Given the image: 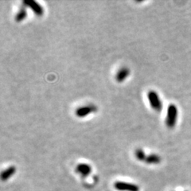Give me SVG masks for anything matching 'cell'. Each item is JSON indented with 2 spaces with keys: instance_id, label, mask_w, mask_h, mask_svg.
Here are the masks:
<instances>
[{
  "instance_id": "cell-10",
  "label": "cell",
  "mask_w": 191,
  "mask_h": 191,
  "mask_svg": "<svg viewBox=\"0 0 191 191\" xmlns=\"http://www.w3.org/2000/svg\"><path fill=\"white\" fill-rule=\"evenodd\" d=\"M144 162L147 164H158L161 162V158L155 154H151L147 155Z\"/></svg>"
},
{
  "instance_id": "cell-1",
  "label": "cell",
  "mask_w": 191,
  "mask_h": 191,
  "mask_svg": "<svg viewBox=\"0 0 191 191\" xmlns=\"http://www.w3.org/2000/svg\"><path fill=\"white\" fill-rule=\"evenodd\" d=\"M178 118V108L175 104L171 103L168 106L166 118V124L169 128H173L176 124Z\"/></svg>"
},
{
  "instance_id": "cell-11",
  "label": "cell",
  "mask_w": 191,
  "mask_h": 191,
  "mask_svg": "<svg viewBox=\"0 0 191 191\" xmlns=\"http://www.w3.org/2000/svg\"><path fill=\"white\" fill-rule=\"evenodd\" d=\"M135 157L139 161H145L146 158H147L144 151L142 150L141 148H139V149L135 150Z\"/></svg>"
},
{
  "instance_id": "cell-4",
  "label": "cell",
  "mask_w": 191,
  "mask_h": 191,
  "mask_svg": "<svg viewBox=\"0 0 191 191\" xmlns=\"http://www.w3.org/2000/svg\"><path fill=\"white\" fill-rule=\"evenodd\" d=\"M22 3L26 7L31 9L37 16H42L44 13V10L42 8V6L34 0H24Z\"/></svg>"
},
{
  "instance_id": "cell-3",
  "label": "cell",
  "mask_w": 191,
  "mask_h": 191,
  "mask_svg": "<svg viewBox=\"0 0 191 191\" xmlns=\"http://www.w3.org/2000/svg\"><path fill=\"white\" fill-rule=\"evenodd\" d=\"M97 111V106H95L93 104H87V105L79 107L78 108H77V110L75 111V115L77 117L83 118V117L88 116L89 114L95 112Z\"/></svg>"
},
{
  "instance_id": "cell-9",
  "label": "cell",
  "mask_w": 191,
  "mask_h": 191,
  "mask_svg": "<svg viewBox=\"0 0 191 191\" xmlns=\"http://www.w3.org/2000/svg\"><path fill=\"white\" fill-rule=\"evenodd\" d=\"M27 16V11H26V6L25 5H22L19 10L18 13L16 14L14 19L17 22H20L24 20L26 17Z\"/></svg>"
},
{
  "instance_id": "cell-6",
  "label": "cell",
  "mask_w": 191,
  "mask_h": 191,
  "mask_svg": "<svg viewBox=\"0 0 191 191\" xmlns=\"http://www.w3.org/2000/svg\"><path fill=\"white\" fill-rule=\"evenodd\" d=\"M76 171L80 174L82 177H87L90 174L92 171L91 166L86 163H79L76 167Z\"/></svg>"
},
{
  "instance_id": "cell-7",
  "label": "cell",
  "mask_w": 191,
  "mask_h": 191,
  "mask_svg": "<svg viewBox=\"0 0 191 191\" xmlns=\"http://www.w3.org/2000/svg\"><path fill=\"white\" fill-rule=\"evenodd\" d=\"M130 74V70H129L128 68H126V67H123L121 69H119L118 72L116 73V81L119 82V83H121L123 82L124 80H125L128 77Z\"/></svg>"
},
{
  "instance_id": "cell-8",
  "label": "cell",
  "mask_w": 191,
  "mask_h": 191,
  "mask_svg": "<svg viewBox=\"0 0 191 191\" xmlns=\"http://www.w3.org/2000/svg\"><path fill=\"white\" fill-rule=\"evenodd\" d=\"M16 172V168L15 166H11L6 168V170H4L2 174H1V179L3 181H6L11 177L12 175H14Z\"/></svg>"
},
{
  "instance_id": "cell-5",
  "label": "cell",
  "mask_w": 191,
  "mask_h": 191,
  "mask_svg": "<svg viewBox=\"0 0 191 191\" xmlns=\"http://www.w3.org/2000/svg\"><path fill=\"white\" fill-rule=\"evenodd\" d=\"M114 187L119 191H139V188L137 185L125 182H116L114 183Z\"/></svg>"
},
{
  "instance_id": "cell-2",
  "label": "cell",
  "mask_w": 191,
  "mask_h": 191,
  "mask_svg": "<svg viewBox=\"0 0 191 191\" xmlns=\"http://www.w3.org/2000/svg\"><path fill=\"white\" fill-rule=\"evenodd\" d=\"M147 98L149 100L150 107L155 110L156 112H161L163 108V103L160 99L159 96L157 93V92L154 90H150L147 93Z\"/></svg>"
}]
</instances>
